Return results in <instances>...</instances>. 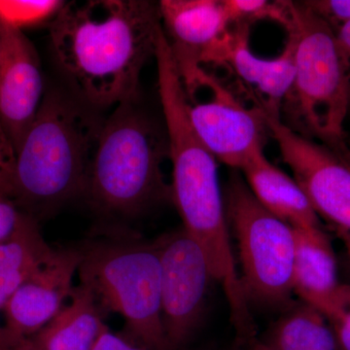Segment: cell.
I'll return each instance as SVG.
<instances>
[{
  "mask_svg": "<svg viewBox=\"0 0 350 350\" xmlns=\"http://www.w3.org/2000/svg\"><path fill=\"white\" fill-rule=\"evenodd\" d=\"M49 27L57 63L82 103L107 107L137 100L162 31L158 2L64 1Z\"/></svg>",
  "mask_w": 350,
  "mask_h": 350,
  "instance_id": "obj_1",
  "label": "cell"
},
{
  "mask_svg": "<svg viewBox=\"0 0 350 350\" xmlns=\"http://www.w3.org/2000/svg\"><path fill=\"white\" fill-rule=\"evenodd\" d=\"M160 100L172 163V199L183 229L204 251L214 280L224 291L232 323L244 325L251 313L232 250L217 160L191 124L183 90L165 87Z\"/></svg>",
  "mask_w": 350,
  "mask_h": 350,
  "instance_id": "obj_2",
  "label": "cell"
},
{
  "mask_svg": "<svg viewBox=\"0 0 350 350\" xmlns=\"http://www.w3.org/2000/svg\"><path fill=\"white\" fill-rule=\"evenodd\" d=\"M103 124L84 103L48 92L16 153L6 194L38 220L85 193Z\"/></svg>",
  "mask_w": 350,
  "mask_h": 350,
  "instance_id": "obj_3",
  "label": "cell"
},
{
  "mask_svg": "<svg viewBox=\"0 0 350 350\" xmlns=\"http://www.w3.org/2000/svg\"><path fill=\"white\" fill-rule=\"evenodd\" d=\"M285 29L295 46V77L283 101L285 125L349 157L350 86L335 31L304 1H288Z\"/></svg>",
  "mask_w": 350,
  "mask_h": 350,
  "instance_id": "obj_4",
  "label": "cell"
},
{
  "mask_svg": "<svg viewBox=\"0 0 350 350\" xmlns=\"http://www.w3.org/2000/svg\"><path fill=\"white\" fill-rule=\"evenodd\" d=\"M170 160L165 130H161L131 100L103 121L85 193L100 211L133 216L172 198L163 165Z\"/></svg>",
  "mask_w": 350,
  "mask_h": 350,
  "instance_id": "obj_5",
  "label": "cell"
},
{
  "mask_svg": "<svg viewBox=\"0 0 350 350\" xmlns=\"http://www.w3.org/2000/svg\"><path fill=\"white\" fill-rule=\"evenodd\" d=\"M78 273L101 308L123 317L133 342L148 350H172L163 327L156 241L94 244L83 251Z\"/></svg>",
  "mask_w": 350,
  "mask_h": 350,
  "instance_id": "obj_6",
  "label": "cell"
},
{
  "mask_svg": "<svg viewBox=\"0 0 350 350\" xmlns=\"http://www.w3.org/2000/svg\"><path fill=\"white\" fill-rule=\"evenodd\" d=\"M225 207L248 301L269 308L288 306L294 294V228L267 211L237 174L228 182Z\"/></svg>",
  "mask_w": 350,
  "mask_h": 350,
  "instance_id": "obj_7",
  "label": "cell"
},
{
  "mask_svg": "<svg viewBox=\"0 0 350 350\" xmlns=\"http://www.w3.org/2000/svg\"><path fill=\"white\" fill-rule=\"evenodd\" d=\"M156 244L163 331L170 349L181 350L200 327L215 280L204 251L185 230L165 234Z\"/></svg>",
  "mask_w": 350,
  "mask_h": 350,
  "instance_id": "obj_8",
  "label": "cell"
},
{
  "mask_svg": "<svg viewBox=\"0 0 350 350\" xmlns=\"http://www.w3.org/2000/svg\"><path fill=\"white\" fill-rule=\"evenodd\" d=\"M261 108V107H260ZM269 135L319 216L350 234V158L304 137L262 109Z\"/></svg>",
  "mask_w": 350,
  "mask_h": 350,
  "instance_id": "obj_9",
  "label": "cell"
},
{
  "mask_svg": "<svg viewBox=\"0 0 350 350\" xmlns=\"http://www.w3.org/2000/svg\"><path fill=\"white\" fill-rule=\"evenodd\" d=\"M162 27L187 96L204 86L231 24L222 0H161Z\"/></svg>",
  "mask_w": 350,
  "mask_h": 350,
  "instance_id": "obj_10",
  "label": "cell"
},
{
  "mask_svg": "<svg viewBox=\"0 0 350 350\" xmlns=\"http://www.w3.org/2000/svg\"><path fill=\"white\" fill-rule=\"evenodd\" d=\"M204 88L211 90L213 98L202 103L188 100L191 124L218 162L241 172L264 152L269 130L261 108L244 107L209 75Z\"/></svg>",
  "mask_w": 350,
  "mask_h": 350,
  "instance_id": "obj_11",
  "label": "cell"
},
{
  "mask_svg": "<svg viewBox=\"0 0 350 350\" xmlns=\"http://www.w3.org/2000/svg\"><path fill=\"white\" fill-rule=\"evenodd\" d=\"M1 31L0 124L16 154L38 116L44 82L38 52L24 31L2 21Z\"/></svg>",
  "mask_w": 350,
  "mask_h": 350,
  "instance_id": "obj_12",
  "label": "cell"
},
{
  "mask_svg": "<svg viewBox=\"0 0 350 350\" xmlns=\"http://www.w3.org/2000/svg\"><path fill=\"white\" fill-rule=\"evenodd\" d=\"M82 256L81 250H56L7 301L3 308L4 327L25 338L43 328L70 299L75 288L73 278Z\"/></svg>",
  "mask_w": 350,
  "mask_h": 350,
  "instance_id": "obj_13",
  "label": "cell"
},
{
  "mask_svg": "<svg viewBox=\"0 0 350 350\" xmlns=\"http://www.w3.org/2000/svg\"><path fill=\"white\" fill-rule=\"evenodd\" d=\"M222 52L220 64H228L232 70L264 98L260 107L269 114L280 117L282 103L295 77V46L287 38L282 54L275 59H266L255 56L250 48L248 24L232 25Z\"/></svg>",
  "mask_w": 350,
  "mask_h": 350,
  "instance_id": "obj_14",
  "label": "cell"
},
{
  "mask_svg": "<svg viewBox=\"0 0 350 350\" xmlns=\"http://www.w3.org/2000/svg\"><path fill=\"white\" fill-rule=\"evenodd\" d=\"M294 230V294L326 314L342 285L333 245L322 227Z\"/></svg>",
  "mask_w": 350,
  "mask_h": 350,
  "instance_id": "obj_15",
  "label": "cell"
},
{
  "mask_svg": "<svg viewBox=\"0 0 350 350\" xmlns=\"http://www.w3.org/2000/svg\"><path fill=\"white\" fill-rule=\"evenodd\" d=\"M244 181L267 211L295 229L321 227L320 217L293 177L273 165L264 152L241 170Z\"/></svg>",
  "mask_w": 350,
  "mask_h": 350,
  "instance_id": "obj_16",
  "label": "cell"
},
{
  "mask_svg": "<svg viewBox=\"0 0 350 350\" xmlns=\"http://www.w3.org/2000/svg\"><path fill=\"white\" fill-rule=\"evenodd\" d=\"M107 329L96 297L80 284L70 303L27 340L31 350H92Z\"/></svg>",
  "mask_w": 350,
  "mask_h": 350,
  "instance_id": "obj_17",
  "label": "cell"
},
{
  "mask_svg": "<svg viewBox=\"0 0 350 350\" xmlns=\"http://www.w3.org/2000/svg\"><path fill=\"white\" fill-rule=\"evenodd\" d=\"M56 250L46 243L38 220L29 216L13 237L0 243V312L31 275L46 264Z\"/></svg>",
  "mask_w": 350,
  "mask_h": 350,
  "instance_id": "obj_18",
  "label": "cell"
},
{
  "mask_svg": "<svg viewBox=\"0 0 350 350\" xmlns=\"http://www.w3.org/2000/svg\"><path fill=\"white\" fill-rule=\"evenodd\" d=\"M262 342L271 350H340L326 315L301 301L288 308Z\"/></svg>",
  "mask_w": 350,
  "mask_h": 350,
  "instance_id": "obj_19",
  "label": "cell"
},
{
  "mask_svg": "<svg viewBox=\"0 0 350 350\" xmlns=\"http://www.w3.org/2000/svg\"><path fill=\"white\" fill-rule=\"evenodd\" d=\"M230 24H248L257 20H273L283 27L289 17L288 1L267 0H222Z\"/></svg>",
  "mask_w": 350,
  "mask_h": 350,
  "instance_id": "obj_20",
  "label": "cell"
},
{
  "mask_svg": "<svg viewBox=\"0 0 350 350\" xmlns=\"http://www.w3.org/2000/svg\"><path fill=\"white\" fill-rule=\"evenodd\" d=\"M64 1H0V20L22 29L27 25L54 19Z\"/></svg>",
  "mask_w": 350,
  "mask_h": 350,
  "instance_id": "obj_21",
  "label": "cell"
},
{
  "mask_svg": "<svg viewBox=\"0 0 350 350\" xmlns=\"http://www.w3.org/2000/svg\"><path fill=\"white\" fill-rule=\"evenodd\" d=\"M340 350H350V285L342 284L326 313Z\"/></svg>",
  "mask_w": 350,
  "mask_h": 350,
  "instance_id": "obj_22",
  "label": "cell"
},
{
  "mask_svg": "<svg viewBox=\"0 0 350 350\" xmlns=\"http://www.w3.org/2000/svg\"><path fill=\"white\" fill-rule=\"evenodd\" d=\"M304 2L334 31L350 23V0H310Z\"/></svg>",
  "mask_w": 350,
  "mask_h": 350,
  "instance_id": "obj_23",
  "label": "cell"
},
{
  "mask_svg": "<svg viewBox=\"0 0 350 350\" xmlns=\"http://www.w3.org/2000/svg\"><path fill=\"white\" fill-rule=\"evenodd\" d=\"M29 216L8 195L0 191V243L13 237Z\"/></svg>",
  "mask_w": 350,
  "mask_h": 350,
  "instance_id": "obj_24",
  "label": "cell"
},
{
  "mask_svg": "<svg viewBox=\"0 0 350 350\" xmlns=\"http://www.w3.org/2000/svg\"><path fill=\"white\" fill-rule=\"evenodd\" d=\"M16 154L5 131L0 124V191L5 193L9 176L15 163Z\"/></svg>",
  "mask_w": 350,
  "mask_h": 350,
  "instance_id": "obj_25",
  "label": "cell"
},
{
  "mask_svg": "<svg viewBox=\"0 0 350 350\" xmlns=\"http://www.w3.org/2000/svg\"><path fill=\"white\" fill-rule=\"evenodd\" d=\"M92 350H148L142 345L120 337L107 329Z\"/></svg>",
  "mask_w": 350,
  "mask_h": 350,
  "instance_id": "obj_26",
  "label": "cell"
},
{
  "mask_svg": "<svg viewBox=\"0 0 350 350\" xmlns=\"http://www.w3.org/2000/svg\"><path fill=\"white\" fill-rule=\"evenodd\" d=\"M0 350H31L27 338L16 335L5 327H0Z\"/></svg>",
  "mask_w": 350,
  "mask_h": 350,
  "instance_id": "obj_27",
  "label": "cell"
},
{
  "mask_svg": "<svg viewBox=\"0 0 350 350\" xmlns=\"http://www.w3.org/2000/svg\"><path fill=\"white\" fill-rule=\"evenodd\" d=\"M335 33L338 48H340V54H342L345 68H347L350 86V23L338 27V29H336Z\"/></svg>",
  "mask_w": 350,
  "mask_h": 350,
  "instance_id": "obj_28",
  "label": "cell"
},
{
  "mask_svg": "<svg viewBox=\"0 0 350 350\" xmlns=\"http://www.w3.org/2000/svg\"><path fill=\"white\" fill-rule=\"evenodd\" d=\"M336 231H337L338 239H340L342 245H344L350 264V234L349 232L342 231V230H336Z\"/></svg>",
  "mask_w": 350,
  "mask_h": 350,
  "instance_id": "obj_29",
  "label": "cell"
},
{
  "mask_svg": "<svg viewBox=\"0 0 350 350\" xmlns=\"http://www.w3.org/2000/svg\"><path fill=\"white\" fill-rule=\"evenodd\" d=\"M250 350H271L267 347L262 342H258V340H253L250 342Z\"/></svg>",
  "mask_w": 350,
  "mask_h": 350,
  "instance_id": "obj_30",
  "label": "cell"
},
{
  "mask_svg": "<svg viewBox=\"0 0 350 350\" xmlns=\"http://www.w3.org/2000/svg\"><path fill=\"white\" fill-rule=\"evenodd\" d=\"M1 46H2V31H1V21H0V55H1Z\"/></svg>",
  "mask_w": 350,
  "mask_h": 350,
  "instance_id": "obj_31",
  "label": "cell"
},
{
  "mask_svg": "<svg viewBox=\"0 0 350 350\" xmlns=\"http://www.w3.org/2000/svg\"><path fill=\"white\" fill-rule=\"evenodd\" d=\"M347 147H349V157H350V137H347Z\"/></svg>",
  "mask_w": 350,
  "mask_h": 350,
  "instance_id": "obj_32",
  "label": "cell"
}]
</instances>
